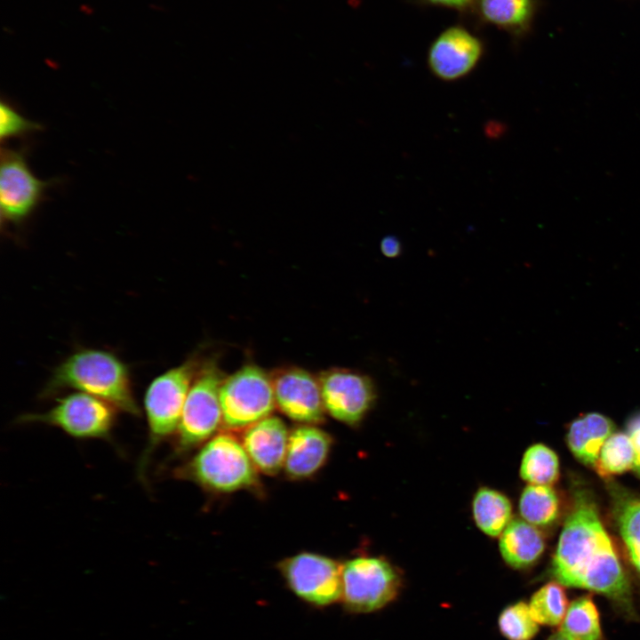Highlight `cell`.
<instances>
[{
  "label": "cell",
  "instance_id": "cell-1",
  "mask_svg": "<svg viewBox=\"0 0 640 640\" xmlns=\"http://www.w3.org/2000/svg\"><path fill=\"white\" fill-rule=\"evenodd\" d=\"M551 575L563 586L608 597L626 617L636 612L628 576L590 493L578 490L561 532Z\"/></svg>",
  "mask_w": 640,
  "mask_h": 640
},
{
  "label": "cell",
  "instance_id": "cell-2",
  "mask_svg": "<svg viewBox=\"0 0 640 640\" xmlns=\"http://www.w3.org/2000/svg\"><path fill=\"white\" fill-rule=\"evenodd\" d=\"M74 390L100 398L119 412L140 417L127 364L114 353L81 348L61 362L41 392L43 398Z\"/></svg>",
  "mask_w": 640,
  "mask_h": 640
},
{
  "label": "cell",
  "instance_id": "cell-3",
  "mask_svg": "<svg viewBox=\"0 0 640 640\" xmlns=\"http://www.w3.org/2000/svg\"><path fill=\"white\" fill-rule=\"evenodd\" d=\"M199 366L192 357L154 378L143 401L148 425V439L140 457L138 477L145 483L151 457L171 436L175 435L183 406Z\"/></svg>",
  "mask_w": 640,
  "mask_h": 640
},
{
  "label": "cell",
  "instance_id": "cell-4",
  "mask_svg": "<svg viewBox=\"0 0 640 640\" xmlns=\"http://www.w3.org/2000/svg\"><path fill=\"white\" fill-rule=\"evenodd\" d=\"M175 476L195 481L207 490L229 492L256 484L255 466L244 445L233 436L210 439Z\"/></svg>",
  "mask_w": 640,
  "mask_h": 640
},
{
  "label": "cell",
  "instance_id": "cell-5",
  "mask_svg": "<svg viewBox=\"0 0 640 640\" xmlns=\"http://www.w3.org/2000/svg\"><path fill=\"white\" fill-rule=\"evenodd\" d=\"M117 411L100 398L74 391L56 399L49 410L21 414L16 422L54 427L77 439H109Z\"/></svg>",
  "mask_w": 640,
  "mask_h": 640
},
{
  "label": "cell",
  "instance_id": "cell-6",
  "mask_svg": "<svg viewBox=\"0 0 640 640\" xmlns=\"http://www.w3.org/2000/svg\"><path fill=\"white\" fill-rule=\"evenodd\" d=\"M225 377L212 362L199 366L188 390L175 433V453L208 439L222 420L220 388Z\"/></svg>",
  "mask_w": 640,
  "mask_h": 640
},
{
  "label": "cell",
  "instance_id": "cell-7",
  "mask_svg": "<svg viewBox=\"0 0 640 640\" xmlns=\"http://www.w3.org/2000/svg\"><path fill=\"white\" fill-rule=\"evenodd\" d=\"M56 180H39L28 163V148H2L0 213L2 224L22 226L43 202Z\"/></svg>",
  "mask_w": 640,
  "mask_h": 640
},
{
  "label": "cell",
  "instance_id": "cell-8",
  "mask_svg": "<svg viewBox=\"0 0 640 640\" xmlns=\"http://www.w3.org/2000/svg\"><path fill=\"white\" fill-rule=\"evenodd\" d=\"M220 403L226 428L250 427L268 417L275 408L272 377L255 364H246L224 379Z\"/></svg>",
  "mask_w": 640,
  "mask_h": 640
},
{
  "label": "cell",
  "instance_id": "cell-9",
  "mask_svg": "<svg viewBox=\"0 0 640 640\" xmlns=\"http://www.w3.org/2000/svg\"><path fill=\"white\" fill-rule=\"evenodd\" d=\"M399 585L396 571L387 561L356 557L342 564L340 601L350 612H371L389 603L396 596Z\"/></svg>",
  "mask_w": 640,
  "mask_h": 640
},
{
  "label": "cell",
  "instance_id": "cell-10",
  "mask_svg": "<svg viewBox=\"0 0 640 640\" xmlns=\"http://www.w3.org/2000/svg\"><path fill=\"white\" fill-rule=\"evenodd\" d=\"M278 569L288 588L306 604L324 608L342 594V565L315 553H300L281 561Z\"/></svg>",
  "mask_w": 640,
  "mask_h": 640
},
{
  "label": "cell",
  "instance_id": "cell-11",
  "mask_svg": "<svg viewBox=\"0 0 640 640\" xmlns=\"http://www.w3.org/2000/svg\"><path fill=\"white\" fill-rule=\"evenodd\" d=\"M318 380L325 411L344 423L359 422L376 399L372 379L359 372L334 368L323 372Z\"/></svg>",
  "mask_w": 640,
  "mask_h": 640
},
{
  "label": "cell",
  "instance_id": "cell-12",
  "mask_svg": "<svg viewBox=\"0 0 640 640\" xmlns=\"http://www.w3.org/2000/svg\"><path fill=\"white\" fill-rule=\"evenodd\" d=\"M276 404L293 420L313 424L324 418L319 380L299 367L279 370L272 376Z\"/></svg>",
  "mask_w": 640,
  "mask_h": 640
},
{
  "label": "cell",
  "instance_id": "cell-13",
  "mask_svg": "<svg viewBox=\"0 0 640 640\" xmlns=\"http://www.w3.org/2000/svg\"><path fill=\"white\" fill-rule=\"evenodd\" d=\"M481 40L461 26L444 29L431 44L428 66L432 74L446 82L468 76L482 58Z\"/></svg>",
  "mask_w": 640,
  "mask_h": 640
},
{
  "label": "cell",
  "instance_id": "cell-14",
  "mask_svg": "<svg viewBox=\"0 0 640 640\" xmlns=\"http://www.w3.org/2000/svg\"><path fill=\"white\" fill-rule=\"evenodd\" d=\"M289 433L284 421L267 417L244 432L243 444L254 466L268 475H275L284 466Z\"/></svg>",
  "mask_w": 640,
  "mask_h": 640
},
{
  "label": "cell",
  "instance_id": "cell-15",
  "mask_svg": "<svg viewBox=\"0 0 640 640\" xmlns=\"http://www.w3.org/2000/svg\"><path fill=\"white\" fill-rule=\"evenodd\" d=\"M332 445L331 436L324 430L304 425L289 435L284 468L292 478L314 475L325 462Z\"/></svg>",
  "mask_w": 640,
  "mask_h": 640
},
{
  "label": "cell",
  "instance_id": "cell-16",
  "mask_svg": "<svg viewBox=\"0 0 640 640\" xmlns=\"http://www.w3.org/2000/svg\"><path fill=\"white\" fill-rule=\"evenodd\" d=\"M613 430L614 424L606 416L598 412L582 414L570 424L567 444L580 462L593 468Z\"/></svg>",
  "mask_w": 640,
  "mask_h": 640
},
{
  "label": "cell",
  "instance_id": "cell-17",
  "mask_svg": "<svg viewBox=\"0 0 640 640\" xmlns=\"http://www.w3.org/2000/svg\"><path fill=\"white\" fill-rule=\"evenodd\" d=\"M499 547L505 562L513 568L521 569L539 559L544 551L545 541L533 524L515 518L502 532Z\"/></svg>",
  "mask_w": 640,
  "mask_h": 640
},
{
  "label": "cell",
  "instance_id": "cell-18",
  "mask_svg": "<svg viewBox=\"0 0 640 640\" xmlns=\"http://www.w3.org/2000/svg\"><path fill=\"white\" fill-rule=\"evenodd\" d=\"M613 519L628 557L640 577V495L610 484Z\"/></svg>",
  "mask_w": 640,
  "mask_h": 640
},
{
  "label": "cell",
  "instance_id": "cell-19",
  "mask_svg": "<svg viewBox=\"0 0 640 640\" xmlns=\"http://www.w3.org/2000/svg\"><path fill=\"white\" fill-rule=\"evenodd\" d=\"M472 509L478 528L492 537L501 534L511 521L512 508L509 500L493 489H479L474 497Z\"/></svg>",
  "mask_w": 640,
  "mask_h": 640
},
{
  "label": "cell",
  "instance_id": "cell-20",
  "mask_svg": "<svg viewBox=\"0 0 640 640\" xmlns=\"http://www.w3.org/2000/svg\"><path fill=\"white\" fill-rule=\"evenodd\" d=\"M482 19L500 28L519 32L529 24L532 13V0H477Z\"/></svg>",
  "mask_w": 640,
  "mask_h": 640
},
{
  "label": "cell",
  "instance_id": "cell-21",
  "mask_svg": "<svg viewBox=\"0 0 640 640\" xmlns=\"http://www.w3.org/2000/svg\"><path fill=\"white\" fill-rule=\"evenodd\" d=\"M559 631L571 640H602L599 613L591 597L581 596L570 604Z\"/></svg>",
  "mask_w": 640,
  "mask_h": 640
},
{
  "label": "cell",
  "instance_id": "cell-22",
  "mask_svg": "<svg viewBox=\"0 0 640 640\" xmlns=\"http://www.w3.org/2000/svg\"><path fill=\"white\" fill-rule=\"evenodd\" d=\"M519 510L528 523L546 526L558 516L559 499L550 485L529 484L521 494Z\"/></svg>",
  "mask_w": 640,
  "mask_h": 640
},
{
  "label": "cell",
  "instance_id": "cell-23",
  "mask_svg": "<svg viewBox=\"0 0 640 640\" xmlns=\"http://www.w3.org/2000/svg\"><path fill=\"white\" fill-rule=\"evenodd\" d=\"M635 451L628 434L612 433L604 442L594 465L597 475L609 478L633 468Z\"/></svg>",
  "mask_w": 640,
  "mask_h": 640
},
{
  "label": "cell",
  "instance_id": "cell-24",
  "mask_svg": "<svg viewBox=\"0 0 640 640\" xmlns=\"http://www.w3.org/2000/svg\"><path fill=\"white\" fill-rule=\"evenodd\" d=\"M520 476L530 484L551 485L559 478L557 455L543 444L530 446L523 456Z\"/></svg>",
  "mask_w": 640,
  "mask_h": 640
},
{
  "label": "cell",
  "instance_id": "cell-25",
  "mask_svg": "<svg viewBox=\"0 0 640 640\" xmlns=\"http://www.w3.org/2000/svg\"><path fill=\"white\" fill-rule=\"evenodd\" d=\"M529 608L537 623L546 626L561 624L568 609L563 585L554 581L541 587L532 596Z\"/></svg>",
  "mask_w": 640,
  "mask_h": 640
},
{
  "label": "cell",
  "instance_id": "cell-26",
  "mask_svg": "<svg viewBox=\"0 0 640 640\" xmlns=\"http://www.w3.org/2000/svg\"><path fill=\"white\" fill-rule=\"evenodd\" d=\"M499 628L508 640H531L539 631L538 623L524 602L505 608L499 617Z\"/></svg>",
  "mask_w": 640,
  "mask_h": 640
},
{
  "label": "cell",
  "instance_id": "cell-27",
  "mask_svg": "<svg viewBox=\"0 0 640 640\" xmlns=\"http://www.w3.org/2000/svg\"><path fill=\"white\" fill-rule=\"evenodd\" d=\"M42 125L24 117L7 100L0 104V139L2 142L14 138H22L42 130Z\"/></svg>",
  "mask_w": 640,
  "mask_h": 640
},
{
  "label": "cell",
  "instance_id": "cell-28",
  "mask_svg": "<svg viewBox=\"0 0 640 640\" xmlns=\"http://www.w3.org/2000/svg\"><path fill=\"white\" fill-rule=\"evenodd\" d=\"M627 434L635 451L633 469L640 476V412L635 413L627 422Z\"/></svg>",
  "mask_w": 640,
  "mask_h": 640
},
{
  "label": "cell",
  "instance_id": "cell-29",
  "mask_svg": "<svg viewBox=\"0 0 640 640\" xmlns=\"http://www.w3.org/2000/svg\"><path fill=\"white\" fill-rule=\"evenodd\" d=\"M380 251L388 258H396L402 252V244L397 237L388 236L381 240Z\"/></svg>",
  "mask_w": 640,
  "mask_h": 640
},
{
  "label": "cell",
  "instance_id": "cell-30",
  "mask_svg": "<svg viewBox=\"0 0 640 640\" xmlns=\"http://www.w3.org/2000/svg\"><path fill=\"white\" fill-rule=\"evenodd\" d=\"M425 2L437 6L463 10L472 5L477 0H424Z\"/></svg>",
  "mask_w": 640,
  "mask_h": 640
},
{
  "label": "cell",
  "instance_id": "cell-31",
  "mask_svg": "<svg viewBox=\"0 0 640 640\" xmlns=\"http://www.w3.org/2000/svg\"><path fill=\"white\" fill-rule=\"evenodd\" d=\"M548 640H571V639L569 637H567L564 634H563L561 631H558L556 634L552 635Z\"/></svg>",
  "mask_w": 640,
  "mask_h": 640
}]
</instances>
